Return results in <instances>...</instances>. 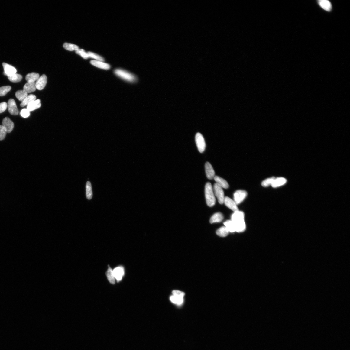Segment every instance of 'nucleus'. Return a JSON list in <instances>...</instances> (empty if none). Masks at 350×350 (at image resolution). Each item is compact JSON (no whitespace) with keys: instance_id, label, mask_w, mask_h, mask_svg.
I'll list each match as a JSON object with an SVG mask.
<instances>
[{"instance_id":"obj_2","label":"nucleus","mask_w":350,"mask_h":350,"mask_svg":"<svg viewBox=\"0 0 350 350\" xmlns=\"http://www.w3.org/2000/svg\"><path fill=\"white\" fill-rule=\"evenodd\" d=\"M187 306L180 299L166 301L142 329L144 350H178L187 334Z\"/></svg>"},{"instance_id":"obj_5","label":"nucleus","mask_w":350,"mask_h":350,"mask_svg":"<svg viewBox=\"0 0 350 350\" xmlns=\"http://www.w3.org/2000/svg\"><path fill=\"white\" fill-rule=\"evenodd\" d=\"M252 186L263 199L283 205L293 202L301 204L315 195V188L312 183L293 175L266 170L254 174Z\"/></svg>"},{"instance_id":"obj_9","label":"nucleus","mask_w":350,"mask_h":350,"mask_svg":"<svg viewBox=\"0 0 350 350\" xmlns=\"http://www.w3.org/2000/svg\"><path fill=\"white\" fill-rule=\"evenodd\" d=\"M349 211H350V209H349Z\"/></svg>"},{"instance_id":"obj_3","label":"nucleus","mask_w":350,"mask_h":350,"mask_svg":"<svg viewBox=\"0 0 350 350\" xmlns=\"http://www.w3.org/2000/svg\"><path fill=\"white\" fill-rule=\"evenodd\" d=\"M159 308L157 297L144 291L117 292L104 302L101 317L111 328L139 329Z\"/></svg>"},{"instance_id":"obj_7","label":"nucleus","mask_w":350,"mask_h":350,"mask_svg":"<svg viewBox=\"0 0 350 350\" xmlns=\"http://www.w3.org/2000/svg\"><path fill=\"white\" fill-rule=\"evenodd\" d=\"M94 350H144L142 331L109 327L98 340Z\"/></svg>"},{"instance_id":"obj_4","label":"nucleus","mask_w":350,"mask_h":350,"mask_svg":"<svg viewBox=\"0 0 350 350\" xmlns=\"http://www.w3.org/2000/svg\"><path fill=\"white\" fill-rule=\"evenodd\" d=\"M38 322L52 329H70L82 325L88 318V302L65 293L53 295L49 299L30 305Z\"/></svg>"},{"instance_id":"obj_6","label":"nucleus","mask_w":350,"mask_h":350,"mask_svg":"<svg viewBox=\"0 0 350 350\" xmlns=\"http://www.w3.org/2000/svg\"><path fill=\"white\" fill-rule=\"evenodd\" d=\"M301 209L308 217L319 221L335 235L345 238L350 235V211L342 208L336 198L313 195L301 202Z\"/></svg>"},{"instance_id":"obj_1","label":"nucleus","mask_w":350,"mask_h":350,"mask_svg":"<svg viewBox=\"0 0 350 350\" xmlns=\"http://www.w3.org/2000/svg\"><path fill=\"white\" fill-rule=\"evenodd\" d=\"M10 258L17 282V300L31 305L65 291V276L50 263L18 250H13Z\"/></svg>"},{"instance_id":"obj_8","label":"nucleus","mask_w":350,"mask_h":350,"mask_svg":"<svg viewBox=\"0 0 350 350\" xmlns=\"http://www.w3.org/2000/svg\"><path fill=\"white\" fill-rule=\"evenodd\" d=\"M0 350H44V348L38 342H26V344H16Z\"/></svg>"}]
</instances>
